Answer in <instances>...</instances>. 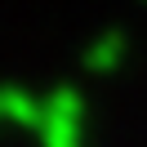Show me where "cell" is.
I'll return each instance as SVG.
<instances>
[{"label": "cell", "mask_w": 147, "mask_h": 147, "mask_svg": "<svg viewBox=\"0 0 147 147\" xmlns=\"http://www.w3.org/2000/svg\"><path fill=\"white\" fill-rule=\"evenodd\" d=\"M0 120H22V125H31V120H36V102L22 89H13V85H0Z\"/></svg>", "instance_id": "1"}]
</instances>
